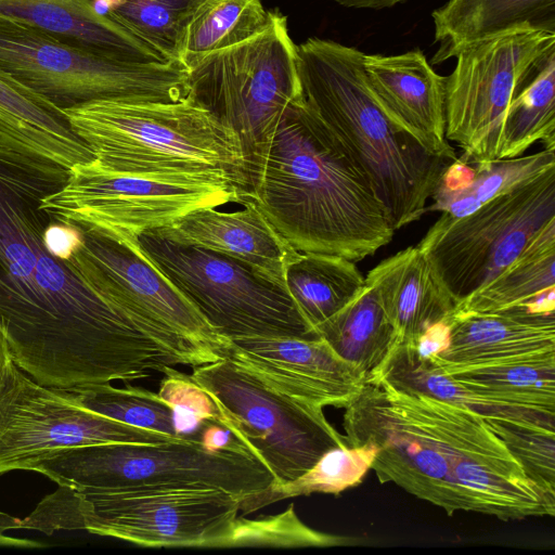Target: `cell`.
<instances>
[{"mask_svg":"<svg viewBox=\"0 0 555 555\" xmlns=\"http://www.w3.org/2000/svg\"><path fill=\"white\" fill-rule=\"evenodd\" d=\"M68 178L62 165L0 143V332L15 364L53 388L130 382L194 364L193 346L116 306L74 256L47 241L41 204Z\"/></svg>","mask_w":555,"mask_h":555,"instance_id":"obj_1","label":"cell"},{"mask_svg":"<svg viewBox=\"0 0 555 555\" xmlns=\"http://www.w3.org/2000/svg\"><path fill=\"white\" fill-rule=\"evenodd\" d=\"M344 409L348 444L378 448L371 468L380 483L393 482L450 516H554L555 495L529 478L472 409L403 392L384 379L365 382Z\"/></svg>","mask_w":555,"mask_h":555,"instance_id":"obj_2","label":"cell"},{"mask_svg":"<svg viewBox=\"0 0 555 555\" xmlns=\"http://www.w3.org/2000/svg\"><path fill=\"white\" fill-rule=\"evenodd\" d=\"M249 196L300 253L360 261L393 237L388 211L343 141L301 94L249 166Z\"/></svg>","mask_w":555,"mask_h":555,"instance_id":"obj_3","label":"cell"},{"mask_svg":"<svg viewBox=\"0 0 555 555\" xmlns=\"http://www.w3.org/2000/svg\"><path fill=\"white\" fill-rule=\"evenodd\" d=\"M296 52L306 102L362 166L395 231L420 220L451 163L428 152L378 98L364 52L317 37Z\"/></svg>","mask_w":555,"mask_h":555,"instance_id":"obj_4","label":"cell"},{"mask_svg":"<svg viewBox=\"0 0 555 555\" xmlns=\"http://www.w3.org/2000/svg\"><path fill=\"white\" fill-rule=\"evenodd\" d=\"M62 111L106 169L223 178L249 193L238 135L188 96L175 102L96 100Z\"/></svg>","mask_w":555,"mask_h":555,"instance_id":"obj_5","label":"cell"},{"mask_svg":"<svg viewBox=\"0 0 555 555\" xmlns=\"http://www.w3.org/2000/svg\"><path fill=\"white\" fill-rule=\"evenodd\" d=\"M28 470L75 490L212 487L245 496L274 482L267 466L247 449L211 451L191 437L62 448Z\"/></svg>","mask_w":555,"mask_h":555,"instance_id":"obj_6","label":"cell"},{"mask_svg":"<svg viewBox=\"0 0 555 555\" xmlns=\"http://www.w3.org/2000/svg\"><path fill=\"white\" fill-rule=\"evenodd\" d=\"M182 63L188 98L238 135L249 172L285 108L302 94L286 16L270 10L269 23L259 34Z\"/></svg>","mask_w":555,"mask_h":555,"instance_id":"obj_7","label":"cell"},{"mask_svg":"<svg viewBox=\"0 0 555 555\" xmlns=\"http://www.w3.org/2000/svg\"><path fill=\"white\" fill-rule=\"evenodd\" d=\"M0 68L61 109L96 100L175 102L188 95L181 62H121L2 15Z\"/></svg>","mask_w":555,"mask_h":555,"instance_id":"obj_8","label":"cell"},{"mask_svg":"<svg viewBox=\"0 0 555 555\" xmlns=\"http://www.w3.org/2000/svg\"><path fill=\"white\" fill-rule=\"evenodd\" d=\"M190 376L217 405L220 425L270 470L271 486L297 479L327 451L349 446L323 408L280 391L230 358L193 366Z\"/></svg>","mask_w":555,"mask_h":555,"instance_id":"obj_9","label":"cell"},{"mask_svg":"<svg viewBox=\"0 0 555 555\" xmlns=\"http://www.w3.org/2000/svg\"><path fill=\"white\" fill-rule=\"evenodd\" d=\"M144 255L228 340L317 338L288 293L224 255L176 243L156 231L137 237Z\"/></svg>","mask_w":555,"mask_h":555,"instance_id":"obj_10","label":"cell"},{"mask_svg":"<svg viewBox=\"0 0 555 555\" xmlns=\"http://www.w3.org/2000/svg\"><path fill=\"white\" fill-rule=\"evenodd\" d=\"M247 194L223 178L117 172L94 158L69 168L64 185L41 206L63 219L137 240L199 208L242 204Z\"/></svg>","mask_w":555,"mask_h":555,"instance_id":"obj_11","label":"cell"},{"mask_svg":"<svg viewBox=\"0 0 555 555\" xmlns=\"http://www.w3.org/2000/svg\"><path fill=\"white\" fill-rule=\"evenodd\" d=\"M555 218V167L456 219L443 214L417 247L456 305L508 266Z\"/></svg>","mask_w":555,"mask_h":555,"instance_id":"obj_12","label":"cell"},{"mask_svg":"<svg viewBox=\"0 0 555 555\" xmlns=\"http://www.w3.org/2000/svg\"><path fill=\"white\" fill-rule=\"evenodd\" d=\"M555 47V33L521 30L475 41L455 54L446 77V139L467 163L498 159L506 111L535 64Z\"/></svg>","mask_w":555,"mask_h":555,"instance_id":"obj_13","label":"cell"},{"mask_svg":"<svg viewBox=\"0 0 555 555\" xmlns=\"http://www.w3.org/2000/svg\"><path fill=\"white\" fill-rule=\"evenodd\" d=\"M78 491L85 530L145 547H221L243 498L212 487Z\"/></svg>","mask_w":555,"mask_h":555,"instance_id":"obj_14","label":"cell"},{"mask_svg":"<svg viewBox=\"0 0 555 555\" xmlns=\"http://www.w3.org/2000/svg\"><path fill=\"white\" fill-rule=\"evenodd\" d=\"M180 439L133 427L73 404L34 380L12 360L0 366V475L28 470L46 454L108 442L159 443Z\"/></svg>","mask_w":555,"mask_h":555,"instance_id":"obj_15","label":"cell"},{"mask_svg":"<svg viewBox=\"0 0 555 555\" xmlns=\"http://www.w3.org/2000/svg\"><path fill=\"white\" fill-rule=\"evenodd\" d=\"M77 224L82 231V250L92 284L102 296L157 328L227 357L230 340L154 266L137 240Z\"/></svg>","mask_w":555,"mask_h":555,"instance_id":"obj_16","label":"cell"},{"mask_svg":"<svg viewBox=\"0 0 555 555\" xmlns=\"http://www.w3.org/2000/svg\"><path fill=\"white\" fill-rule=\"evenodd\" d=\"M227 358L280 391L324 408H345L365 375L322 338L247 337L230 340Z\"/></svg>","mask_w":555,"mask_h":555,"instance_id":"obj_17","label":"cell"},{"mask_svg":"<svg viewBox=\"0 0 555 555\" xmlns=\"http://www.w3.org/2000/svg\"><path fill=\"white\" fill-rule=\"evenodd\" d=\"M241 205L233 211L199 208L155 231L176 243L230 257L287 292V268L301 253L273 227L249 193Z\"/></svg>","mask_w":555,"mask_h":555,"instance_id":"obj_18","label":"cell"},{"mask_svg":"<svg viewBox=\"0 0 555 555\" xmlns=\"http://www.w3.org/2000/svg\"><path fill=\"white\" fill-rule=\"evenodd\" d=\"M551 358H555V313L517 307L489 313L454 312L444 348L429 360L447 371Z\"/></svg>","mask_w":555,"mask_h":555,"instance_id":"obj_19","label":"cell"},{"mask_svg":"<svg viewBox=\"0 0 555 555\" xmlns=\"http://www.w3.org/2000/svg\"><path fill=\"white\" fill-rule=\"evenodd\" d=\"M363 68L378 98L428 152L449 163L457 158L446 139V77L420 49L396 55L363 53Z\"/></svg>","mask_w":555,"mask_h":555,"instance_id":"obj_20","label":"cell"},{"mask_svg":"<svg viewBox=\"0 0 555 555\" xmlns=\"http://www.w3.org/2000/svg\"><path fill=\"white\" fill-rule=\"evenodd\" d=\"M365 284L376 292L396 331L397 344L414 345L455 311L456 301L417 245L380 261L369 271Z\"/></svg>","mask_w":555,"mask_h":555,"instance_id":"obj_21","label":"cell"},{"mask_svg":"<svg viewBox=\"0 0 555 555\" xmlns=\"http://www.w3.org/2000/svg\"><path fill=\"white\" fill-rule=\"evenodd\" d=\"M106 0H0V15L21 20L94 53L127 63H168L104 14Z\"/></svg>","mask_w":555,"mask_h":555,"instance_id":"obj_22","label":"cell"},{"mask_svg":"<svg viewBox=\"0 0 555 555\" xmlns=\"http://www.w3.org/2000/svg\"><path fill=\"white\" fill-rule=\"evenodd\" d=\"M0 143L67 169L94 159L60 107L1 68Z\"/></svg>","mask_w":555,"mask_h":555,"instance_id":"obj_23","label":"cell"},{"mask_svg":"<svg viewBox=\"0 0 555 555\" xmlns=\"http://www.w3.org/2000/svg\"><path fill=\"white\" fill-rule=\"evenodd\" d=\"M431 16L436 65L475 41L521 30L555 33V0H449Z\"/></svg>","mask_w":555,"mask_h":555,"instance_id":"obj_24","label":"cell"},{"mask_svg":"<svg viewBox=\"0 0 555 555\" xmlns=\"http://www.w3.org/2000/svg\"><path fill=\"white\" fill-rule=\"evenodd\" d=\"M555 218L496 276L461 300L454 312H499L526 308L555 287Z\"/></svg>","mask_w":555,"mask_h":555,"instance_id":"obj_25","label":"cell"},{"mask_svg":"<svg viewBox=\"0 0 555 555\" xmlns=\"http://www.w3.org/2000/svg\"><path fill=\"white\" fill-rule=\"evenodd\" d=\"M314 333L359 369L365 380L378 372L397 345L396 331L376 292L366 284L354 299L315 326Z\"/></svg>","mask_w":555,"mask_h":555,"instance_id":"obj_26","label":"cell"},{"mask_svg":"<svg viewBox=\"0 0 555 555\" xmlns=\"http://www.w3.org/2000/svg\"><path fill=\"white\" fill-rule=\"evenodd\" d=\"M285 283L287 293L314 332L315 326L363 291L365 278L354 261L345 257L301 253L288 266Z\"/></svg>","mask_w":555,"mask_h":555,"instance_id":"obj_27","label":"cell"},{"mask_svg":"<svg viewBox=\"0 0 555 555\" xmlns=\"http://www.w3.org/2000/svg\"><path fill=\"white\" fill-rule=\"evenodd\" d=\"M538 141L555 150V47L535 62L512 99L498 159L521 156Z\"/></svg>","mask_w":555,"mask_h":555,"instance_id":"obj_28","label":"cell"},{"mask_svg":"<svg viewBox=\"0 0 555 555\" xmlns=\"http://www.w3.org/2000/svg\"><path fill=\"white\" fill-rule=\"evenodd\" d=\"M443 372L493 403L555 413V358Z\"/></svg>","mask_w":555,"mask_h":555,"instance_id":"obj_29","label":"cell"},{"mask_svg":"<svg viewBox=\"0 0 555 555\" xmlns=\"http://www.w3.org/2000/svg\"><path fill=\"white\" fill-rule=\"evenodd\" d=\"M372 379H384L403 392L465 405L488 423L520 422L525 417L522 408L500 405L465 389L433 361L420 356L410 344H397L378 372L367 380Z\"/></svg>","mask_w":555,"mask_h":555,"instance_id":"obj_30","label":"cell"},{"mask_svg":"<svg viewBox=\"0 0 555 555\" xmlns=\"http://www.w3.org/2000/svg\"><path fill=\"white\" fill-rule=\"evenodd\" d=\"M377 452L378 448L373 443L334 448L297 479L243 496L240 511L245 516L289 498L312 493L337 495L361 483Z\"/></svg>","mask_w":555,"mask_h":555,"instance_id":"obj_31","label":"cell"},{"mask_svg":"<svg viewBox=\"0 0 555 555\" xmlns=\"http://www.w3.org/2000/svg\"><path fill=\"white\" fill-rule=\"evenodd\" d=\"M470 164L475 168L473 181L456 192L434 193L426 212L441 211L452 219L464 217L493 197L555 167V150L544 149L530 155Z\"/></svg>","mask_w":555,"mask_h":555,"instance_id":"obj_32","label":"cell"},{"mask_svg":"<svg viewBox=\"0 0 555 555\" xmlns=\"http://www.w3.org/2000/svg\"><path fill=\"white\" fill-rule=\"evenodd\" d=\"M205 0H108L106 15L170 62H181L189 25Z\"/></svg>","mask_w":555,"mask_h":555,"instance_id":"obj_33","label":"cell"},{"mask_svg":"<svg viewBox=\"0 0 555 555\" xmlns=\"http://www.w3.org/2000/svg\"><path fill=\"white\" fill-rule=\"evenodd\" d=\"M53 390L70 403L108 418L182 438L175 428L172 408L150 390L130 385L117 388L109 383Z\"/></svg>","mask_w":555,"mask_h":555,"instance_id":"obj_34","label":"cell"},{"mask_svg":"<svg viewBox=\"0 0 555 555\" xmlns=\"http://www.w3.org/2000/svg\"><path fill=\"white\" fill-rule=\"evenodd\" d=\"M269 20L261 0H205L189 25L182 62L238 44L264 29Z\"/></svg>","mask_w":555,"mask_h":555,"instance_id":"obj_35","label":"cell"},{"mask_svg":"<svg viewBox=\"0 0 555 555\" xmlns=\"http://www.w3.org/2000/svg\"><path fill=\"white\" fill-rule=\"evenodd\" d=\"M358 543L354 537L337 535L314 530L296 515L294 505L283 513L254 519L238 515L221 547L236 546H338Z\"/></svg>","mask_w":555,"mask_h":555,"instance_id":"obj_36","label":"cell"},{"mask_svg":"<svg viewBox=\"0 0 555 555\" xmlns=\"http://www.w3.org/2000/svg\"><path fill=\"white\" fill-rule=\"evenodd\" d=\"M489 427L521 464L529 478L555 495V430L512 422L490 424Z\"/></svg>","mask_w":555,"mask_h":555,"instance_id":"obj_37","label":"cell"},{"mask_svg":"<svg viewBox=\"0 0 555 555\" xmlns=\"http://www.w3.org/2000/svg\"><path fill=\"white\" fill-rule=\"evenodd\" d=\"M158 396L172 408V412L190 413L204 423L220 425V413L210 396L190 376L166 367ZM221 426V425H220Z\"/></svg>","mask_w":555,"mask_h":555,"instance_id":"obj_38","label":"cell"},{"mask_svg":"<svg viewBox=\"0 0 555 555\" xmlns=\"http://www.w3.org/2000/svg\"><path fill=\"white\" fill-rule=\"evenodd\" d=\"M81 494L78 490L60 486L59 490L46 496L37 508L21 521L24 529H36L52 534L60 529H83Z\"/></svg>","mask_w":555,"mask_h":555,"instance_id":"obj_39","label":"cell"},{"mask_svg":"<svg viewBox=\"0 0 555 555\" xmlns=\"http://www.w3.org/2000/svg\"><path fill=\"white\" fill-rule=\"evenodd\" d=\"M475 176L470 163L457 157L444 170L434 193H452L466 188Z\"/></svg>","mask_w":555,"mask_h":555,"instance_id":"obj_40","label":"cell"},{"mask_svg":"<svg viewBox=\"0 0 555 555\" xmlns=\"http://www.w3.org/2000/svg\"><path fill=\"white\" fill-rule=\"evenodd\" d=\"M199 440L211 451L246 449L227 428L214 423L203 426Z\"/></svg>","mask_w":555,"mask_h":555,"instance_id":"obj_41","label":"cell"},{"mask_svg":"<svg viewBox=\"0 0 555 555\" xmlns=\"http://www.w3.org/2000/svg\"><path fill=\"white\" fill-rule=\"evenodd\" d=\"M336 2L345 8H354V9H388L392 8L399 3H402L406 0H331Z\"/></svg>","mask_w":555,"mask_h":555,"instance_id":"obj_42","label":"cell"},{"mask_svg":"<svg viewBox=\"0 0 555 555\" xmlns=\"http://www.w3.org/2000/svg\"><path fill=\"white\" fill-rule=\"evenodd\" d=\"M8 352H9V348H8L7 340H5L4 336L2 335V333L0 332V366H1L2 361Z\"/></svg>","mask_w":555,"mask_h":555,"instance_id":"obj_43","label":"cell"}]
</instances>
